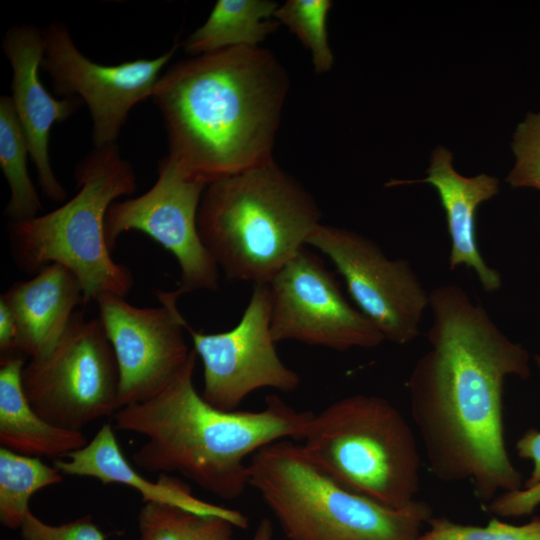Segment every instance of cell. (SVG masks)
I'll return each instance as SVG.
<instances>
[{
    "label": "cell",
    "mask_w": 540,
    "mask_h": 540,
    "mask_svg": "<svg viewBox=\"0 0 540 540\" xmlns=\"http://www.w3.org/2000/svg\"><path fill=\"white\" fill-rule=\"evenodd\" d=\"M429 307L430 348L407 382L411 416L432 474L447 483L469 480L489 503L500 491L522 489L505 443L503 389L509 376H530V354L460 286L432 289Z\"/></svg>",
    "instance_id": "1"
},
{
    "label": "cell",
    "mask_w": 540,
    "mask_h": 540,
    "mask_svg": "<svg viewBox=\"0 0 540 540\" xmlns=\"http://www.w3.org/2000/svg\"><path fill=\"white\" fill-rule=\"evenodd\" d=\"M289 87L284 66L260 46L175 63L151 97L167 133L164 157L206 186L273 161Z\"/></svg>",
    "instance_id": "2"
},
{
    "label": "cell",
    "mask_w": 540,
    "mask_h": 540,
    "mask_svg": "<svg viewBox=\"0 0 540 540\" xmlns=\"http://www.w3.org/2000/svg\"><path fill=\"white\" fill-rule=\"evenodd\" d=\"M197 354L157 395L120 408L114 429L143 435L136 465L150 473H179L203 490L225 499L239 498L249 486L245 462L262 447L305 437L314 415L299 411L278 395L265 398L260 411H222L194 388Z\"/></svg>",
    "instance_id": "3"
},
{
    "label": "cell",
    "mask_w": 540,
    "mask_h": 540,
    "mask_svg": "<svg viewBox=\"0 0 540 540\" xmlns=\"http://www.w3.org/2000/svg\"><path fill=\"white\" fill-rule=\"evenodd\" d=\"M311 194L275 161L206 186L200 238L233 280L269 284L321 222Z\"/></svg>",
    "instance_id": "4"
},
{
    "label": "cell",
    "mask_w": 540,
    "mask_h": 540,
    "mask_svg": "<svg viewBox=\"0 0 540 540\" xmlns=\"http://www.w3.org/2000/svg\"><path fill=\"white\" fill-rule=\"evenodd\" d=\"M77 193L66 203L29 220L9 223L12 256L18 268L36 274L60 264L79 280L85 301L110 293L125 297L132 272L111 257L105 219L116 198L136 190L132 165L117 144L94 148L75 169Z\"/></svg>",
    "instance_id": "5"
},
{
    "label": "cell",
    "mask_w": 540,
    "mask_h": 540,
    "mask_svg": "<svg viewBox=\"0 0 540 540\" xmlns=\"http://www.w3.org/2000/svg\"><path fill=\"white\" fill-rule=\"evenodd\" d=\"M248 468L249 486L288 540H418L433 517L422 500L390 508L344 489L291 439L259 449Z\"/></svg>",
    "instance_id": "6"
},
{
    "label": "cell",
    "mask_w": 540,
    "mask_h": 540,
    "mask_svg": "<svg viewBox=\"0 0 540 540\" xmlns=\"http://www.w3.org/2000/svg\"><path fill=\"white\" fill-rule=\"evenodd\" d=\"M302 446L325 475L352 493L390 508L416 500L418 443L402 412L383 397L354 394L314 413Z\"/></svg>",
    "instance_id": "7"
},
{
    "label": "cell",
    "mask_w": 540,
    "mask_h": 540,
    "mask_svg": "<svg viewBox=\"0 0 540 540\" xmlns=\"http://www.w3.org/2000/svg\"><path fill=\"white\" fill-rule=\"evenodd\" d=\"M25 394L50 423L82 431L119 409V369L99 317L76 311L55 348L22 371Z\"/></svg>",
    "instance_id": "8"
},
{
    "label": "cell",
    "mask_w": 540,
    "mask_h": 540,
    "mask_svg": "<svg viewBox=\"0 0 540 540\" xmlns=\"http://www.w3.org/2000/svg\"><path fill=\"white\" fill-rule=\"evenodd\" d=\"M307 245L329 257L358 309L385 340L405 345L418 336L429 293L408 260L389 259L370 238L322 223Z\"/></svg>",
    "instance_id": "9"
},
{
    "label": "cell",
    "mask_w": 540,
    "mask_h": 540,
    "mask_svg": "<svg viewBox=\"0 0 540 540\" xmlns=\"http://www.w3.org/2000/svg\"><path fill=\"white\" fill-rule=\"evenodd\" d=\"M274 341L295 340L337 351L372 349L385 341L344 297L323 260L303 247L268 284Z\"/></svg>",
    "instance_id": "10"
},
{
    "label": "cell",
    "mask_w": 540,
    "mask_h": 540,
    "mask_svg": "<svg viewBox=\"0 0 540 540\" xmlns=\"http://www.w3.org/2000/svg\"><path fill=\"white\" fill-rule=\"evenodd\" d=\"M42 33L41 67L58 94L78 98L88 107L94 148L116 144L130 111L152 97L163 67L177 48L153 59L102 65L81 53L64 23L53 22Z\"/></svg>",
    "instance_id": "11"
},
{
    "label": "cell",
    "mask_w": 540,
    "mask_h": 540,
    "mask_svg": "<svg viewBox=\"0 0 540 540\" xmlns=\"http://www.w3.org/2000/svg\"><path fill=\"white\" fill-rule=\"evenodd\" d=\"M206 185L188 180L163 157L158 178L144 194L113 202L106 214L105 236L110 252L120 235L130 230L147 234L176 258L180 297L194 291H216L219 267L203 244L197 214Z\"/></svg>",
    "instance_id": "12"
},
{
    "label": "cell",
    "mask_w": 540,
    "mask_h": 540,
    "mask_svg": "<svg viewBox=\"0 0 540 540\" xmlns=\"http://www.w3.org/2000/svg\"><path fill=\"white\" fill-rule=\"evenodd\" d=\"M272 298L268 284H258L239 323L226 332L205 334L186 322L193 349L203 364L201 396L222 411H235L252 392L273 388L293 392L299 375L279 357L270 328Z\"/></svg>",
    "instance_id": "13"
},
{
    "label": "cell",
    "mask_w": 540,
    "mask_h": 540,
    "mask_svg": "<svg viewBox=\"0 0 540 540\" xmlns=\"http://www.w3.org/2000/svg\"><path fill=\"white\" fill-rule=\"evenodd\" d=\"M160 307L141 308L124 297L105 293L97 299L99 319L119 369L120 408L144 402L161 392L185 367L189 349L186 320L174 291H157Z\"/></svg>",
    "instance_id": "14"
},
{
    "label": "cell",
    "mask_w": 540,
    "mask_h": 540,
    "mask_svg": "<svg viewBox=\"0 0 540 540\" xmlns=\"http://www.w3.org/2000/svg\"><path fill=\"white\" fill-rule=\"evenodd\" d=\"M2 47L12 69L10 98L26 136L42 192L54 202H63L67 192L51 166L50 132L54 124L72 116L82 102L75 97L55 99L41 83L39 69L44 43L38 27L22 24L8 29Z\"/></svg>",
    "instance_id": "15"
},
{
    "label": "cell",
    "mask_w": 540,
    "mask_h": 540,
    "mask_svg": "<svg viewBox=\"0 0 540 540\" xmlns=\"http://www.w3.org/2000/svg\"><path fill=\"white\" fill-rule=\"evenodd\" d=\"M415 183L429 184L438 194L451 240L450 270L462 265L471 268L486 292L497 291L502 285L501 275L486 263L479 250L476 212L482 203L499 193V179L486 173L470 177L460 174L453 166L452 152L439 145L431 153L426 177L396 180L389 185Z\"/></svg>",
    "instance_id": "16"
},
{
    "label": "cell",
    "mask_w": 540,
    "mask_h": 540,
    "mask_svg": "<svg viewBox=\"0 0 540 540\" xmlns=\"http://www.w3.org/2000/svg\"><path fill=\"white\" fill-rule=\"evenodd\" d=\"M0 300L16 321L19 351L37 359L55 348L85 297L77 277L53 263L31 279L14 283Z\"/></svg>",
    "instance_id": "17"
},
{
    "label": "cell",
    "mask_w": 540,
    "mask_h": 540,
    "mask_svg": "<svg viewBox=\"0 0 540 540\" xmlns=\"http://www.w3.org/2000/svg\"><path fill=\"white\" fill-rule=\"evenodd\" d=\"M54 466L63 475L91 477L104 485L129 486L141 494L142 502L167 503L195 513L219 516L241 529L248 525V519L240 512L196 498L183 480L170 474H159L155 482L144 478L123 455L114 426L109 422L84 447L55 460Z\"/></svg>",
    "instance_id": "18"
},
{
    "label": "cell",
    "mask_w": 540,
    "mask_h": 540,
    "mask_svg": "<svg viewBox=\"0 0 540 540\" xmlns=\"http://www.w3.org/2000/svg\"><path fill=\"white\" fill-rule=\"evenodd\" d=\"M24 366L20 357L1 358V447L27 456L55 460L66 458L84 447L88 440L82 431L54 425L36 412L23 388Z\"/></svg>",
    "instance_id": "19"
},
{
    "label": "cell",
    "mask_w": 540,
    "mask_h": 540,
    "mask_svg": "<svg viewBox=\"0 0 540 540\" xmlns=\"http://www.w3.org/2000/svg\"><path fill=\"white\" fill-rule=\"evenodd\" d=\"M271 0H218L208 18L184 42L192 56L234 47H258L280 23Z\"/></svg>",
    "instance_id": "20"
},
{
    "label": "cell",
    "mask_w": 540,
    "mask_h": 540,
    "mask_svg": "<svg viewBox=\"0 0 540 540\" xmlns=\"http://www.w3.org/2000/svg\"><path fill=\"white\" fill-rule=\"evenodd\" d=\"M28 142L10 96L0 97V167L8 182L10 197L4 215L10 223L40 215L42 202L30 178Z\"/></svg>",
    "instance_id": "21"
},
{
    "label": "cell",
    "mask_w": 540,
    "mask_h": 540,
    "mask_svg": "<svg viewBox=\"0 0 540 540\" xmlns=\"http://www.w3.org/2000/svg\"><path fill=\"white\" fill-rule=\"evenodd\" d=\"M63 474L41 458L0 448V522L11 530L20 529L31 511L30 498L39 490L60 483Z\"/></svg>",
    "instance_id": "22"
},
{
    "label": "cell",
    "mask_w": 540,
    "mask_h": 540,
    "mask_svg": "<svg viewBox=\"0 0 540 540\" xmlns=\"http://www.w3.org/2000/svg\"><path fill=\"white\" fill-rule=\"evenodd\" d=\"M137 525L139 540H235L227 519L161 502H143Z\"/></svg>",
    "instance_id": "23"
},
{
    "label": "cell",
    "mask_w": 540,
    "mask_h": 540,
    "mask_svg": "<svg viewBox=\"0 0 540 540\" xmlns=\"http://www.w3.org/2000/svg\"><path fill=\"white\" fill-rule=\"evenodd\" d=\"M332 2L329 0H288L279 5L273 17L284 24L311 53L316 73L330 71L334 55L327 32V17Z\"/></svg>",
    "instance_id": "24"
},
{
    "label": "cell",
    "mask_w": 540,
    "mask_h": 540,
    "mask_svg": "<svg viewBox=\"0 0 540 540\" xmlns=\"http://www.w3.org/2000/svg\"><path fill=\"white\" fill-rule=\"evenodd\" d=\"M418 540H540V518L513 525L493 518L485 526L460 524L445 517H432Z\"/></svg>",
    "instance_id": "25"
},
{
    "label": "cell",
    "mask_w": 540,
    "mask_h": 540,
    "mask_svg": "<svg viewBox=\"0 0 540 540\" xmlns=\"http://www.w3.org/2000/svg\"><path fill=\"white\" fill-rule=\"evenodd\" d=\"M514 164L506 182L513 188L540 191V110L529 112L512 135Z\"/></svg>",
    "instance_id": "26"
},
{
    "label": "cell",
    "mask_w": 540,
    "mask_h": 540,
    "mask_svg": "<svg viewBox=\"0 0 540 540\" xmlns=\"http://www.w3.org/2000/svg\"><path fill=\"white\" fill-rule=\"evenodd\" d=\"M19 530L22 540H106L90 515L51 525L30 511Z\"/></svg>",
    "instance_id": "27"
},
{
    "label": "cell",
    "mask_w": 540,
    "mask_h": 540,
    "mask_svg": "<svg viewBox=\"0 0 540 540\" xmlns=\"http://www.w3.org/2000/svg\"><path fill=\"white\" fill-rule=\"evenodd\" d=\"M540 505V483L517 491L503 492L488 503L487 509L501 517L531 514Z\"/></svg>",
    "instance_id": "28"
},
{
    "label": "cell",
    "mask_w": 540,
    "mask_h": 540,
    "mask_svg": "<svg viewBox=\"0 0 540 540\" xmlns=\"http://www.w3.org/2000/svg\"><path fill=\"white\" fill-rule=\"evenodd\" d=\"M535 361L540 369V355L535 356ZM515 448L519 457L529 459L533 464L531 475L522 488H529L540 483V431L527 430L517 440Z\"/></svg>",
    "instance_id": "29"
},
{
    "label": "cell",
    "mask_w": 540,
    "mask_h": 540,
    "mask_svg": "<svg viewBox=\"0 0 540 540\" xmlns=\"http://www.w3.org/2000/svg\"><path fill=\"white\" fill-rule=\"evenodd\" d=\"M18 350L17 324L8 306L0 300V351L1 358L14 356Z\"/></svg>",
    "instance_id": "30"
},
{
    "label": "cell",
    "mask_w": 540,
    "mask_h": 540,
    "mask_svg": "<svg viewBox=\"0 0 540 540\" xmlns=\"http://www.w3.org/2000/svg\"><path fill=\"white\" fill-rule=\"evenodd\" d=\"M273 535V523L269 518L264 517L259 521L249 540H273Z\"/></svg>",
    "instance_id": "31"
}]
</instances>
